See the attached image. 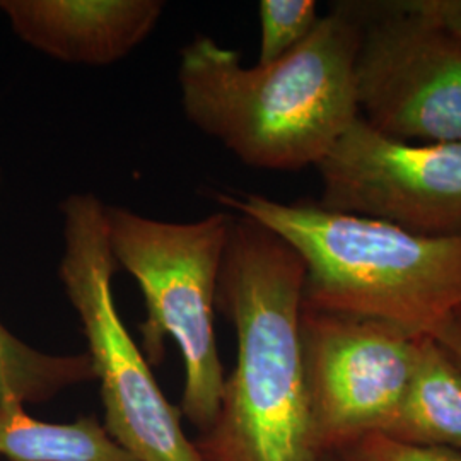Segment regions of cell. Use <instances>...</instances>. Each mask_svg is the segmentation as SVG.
Segmentation results:
<instances>
[{
  "label": "cell",
  "instance_id": "e0dca14e",
  "mask_svg": "<svg viewBox=\"0 0 461 461\" xmlns=\"http://www.w3.org/2000/svg\"><path fill=\"white\" fill-rule=\"evenodd\" d=\"M321 461H335L333 460V458H331V456H325V458H323V460Z\"/></svg>",
  "mask_w": 461,
  "mask_h": 461
},
{
  "label": "cell",
  "instance_id": "5b68a950",
  "mask_svg": "<svg viewBox=\"0 0 461 461\" xmlns=\"http://www.w3.org/2000/svg\"><path fill=\"white\" fill-rule=\"evenodd\" d=\"M60 211L59 276L83 325L108 432L139 461H205L116 310L112 280L118 265L108 241L106 205L93 194H74Z\"/></svg>",
  "mask_w": 461,
  "mask_h": 461
},
{
  "label": "cell",
  "instance_id": "6da1fadb",
  "mask_svg": "<svg viewBox=\"0 0 461 461\" xmlns=\"http://www.w3.org/2000/svg\"><path fill=\"white\" fill-rule=\"evenodd\" d=\"M363 16L340 4L279 60L247 68L211 36L182 49L186 118L245 165L270 171L316 166L359 118L356 66Z\"/></svg>",
  "mask_w": 461,
  "mask_h": 461
},
{
  "label": "cell",
  "instance_id": "4fadbf2b",
  "mask_svg": "<svg viewBox=\"0 0 461 461\" xmlns=\"http://www.w3.org/2000/svg\"><path fill=\"white\" fill-rule=\"evenodd\" d=\"M260 13V55L257 66H267L303 43L318 24L314 0H262Z\"/></svg>",
  "mask_w": 461,
  "mask_h": 461
},
{
  "label": "cell",
  "instance_id": "7a4b0ae2",
  "mask_svg": "<svg viewBox=\"0 0 461 461\" xmlns=\"http://www.w3.org/2000/svg\"><path fill=\"white\" fill-rule=\"evenodd\" d=\"M306 270L272 230L234 217L215 310L236 331V364L214 424L195 441L205 461H321L314 445L301 313Z\"/></svg>",
  "mask_w": 461,
  "mask_h": 461
},
{
  "label": "cell",
  "instance_id": "277c9868",
  "mask_svg": "<svg viewBox=\"0 0 461 461\" xmlns=\"http://www.w3.org/2000/svg\"><path fill=\"white\" fill-rule=\"evenodd\" d=\"M236 215L221 211L197 222H165L106 205L108 241L118 268L142 289L148 316L139 325L149 366L165 359L166 339L182 352L180 412L202 432L214 424L224 388L215 340L217 282Z\"/></svg>",
  "mask_w": 461,
  "mask_h": 461
},
{
  "label": "cell",
  "instance_id": "2e32d148",
  "mask_svg": "<svg viewBox=\"0 0 461 461\" xmlns=\"http://www.w3.org/2000/svg\"><path fill=\"white\" fill-rule=\"evenodd\" d=\"M434 339L445 347L447 354L461 366V312L453 316L445 327L438 331Z\"/></svg>",
  "mask_w": 461,
  "mask_h": 461
},
{
  "label": "cell",
  "instance_id": "5bb4252c",
  "mask_svg": "<svg viewBox=\"0 0 461 461\" xmlns=\"http://www.w3.org/2000/svg\"><path fill=\"white\" fill-rule=\"evenodd\" d=\"M331 458L335 461H461V453L403 445L383 434H367L331 455Z\"/></svg>",
  "mask_w": 461,
  "mask_h": 461
},
{
  "label": "cell",
  "instance_id": "52a82bcc",
  "mask_svg": "<svg viewBox=\"0 0 461 461\" xmlns=\"http://www.w3.org/2000/svg\"><path fill=\"white\" fill-rule=\"evenodd\" d=\"M364 21L356 66L359 116L390 137L461 142V43L407 2Z\"/></svg>",
  "mask_w": 461,
  "mask_h": 461
},
{
  "label": "cell",
  "instance_id": "7c38bea8",
  "mask_svg": "<svg viewBox=\"0 0 461 461\" xmlns=\"http://www.w3.org/2000/svg\"><path fill=\"white\" fill-rule=\"evenodd\" d=\"M89 356H55L28 346L0 323V407L17 398L43 403L67 388L95 381Z\"/></svg>",
  "mask_w": 461,
  "mask_h": 461
},
{
  "label": "cell",
  "instance_id": "8fae6325",
  "mask_svg": "<svg viewBox=\"0 0 461 461\" xmlns=\"http://www.w3.org/2000/svg\"><path fill=\"white\" fill-rule=\"evenodd\" d=\"M0 456L9 461H139L96 415L51 424L30 415L17 398L0 407Z\"/></svg>",
  "mask_w": 461,
  "mask_h": 461
},
{
  "label": "cell",
  "instance_id": "9a60e30c",
  "mask_svg": "<svg viewBox=\"0 0 461 461\" xmlns=\"http://www.w3.org/2000/svg\"><path fill=\"white\" fill-rule=\"evenodd\" d=\"M407 5L461 43V0H413Z\"/></svg>",
  "mask_w": 461,
  "mask_h": 461
},
{
  "label": "cell",
  "instance_id": "ba28073f",
  "mask_svg": "<svg viewBox=\"0 0 461 461\" xmlns=\"http://www.w3.org/2000/svg\"><path fill=\"white\" fill-rule=\"evenodd\" d=\"M320 207L426 234H461V142L390 137L359 116L316 165Z\"/></svg>",
  "mask_w": 461,
  "mask_h": 461
},
{
  "label": "cell",
  "instance_id": "3957f363",
  "mask_svg": "<svg viewBox=\"0 0 461 461\" xmlns=\"http://www.w3.org/2000/svg\"><path fill=\"white\" fill-rule=\"evenodd\" d=\"M217 200L301 257L304 308L381 320L420 339L461 312V234L426 236L257 194Z\"/></svg>",
  "mask_w": 461,
  "mask_h": 461
},
{
  "label": "cell",
  "instance_id": "30bf717a",
  "mask_svg": "<svg viewBox=\"0 0 461 461\" xmlns=\"http://www.w3.org/2000/svg\"><path fill=\"white\" fill-rule=\"evenodd\" d=\"M376 434L403 445L461 453V366L436 339L420 340L407 393Z\"/></svg>",
  "mask_w": 461,
  "mask_h": 461
},
{
  "label": "cell",
  "instance_id": "9c48e42d",
  "mask_svg": "<svg viewBox=\"0 0 461 461\" xmlns=\"http://www.w3.org/2000/svg\"><path fill=\"white\" fill-rule=\"evenodd\" d=\"M161 0H0L21 41L74 66H112L158 26Z\"/></svg>",
  "mask_w": 461,
  "mask_h": 461
},
{
  "label": "cell",
  "instance_id": "8992f818",
  "mask_svg": "<svg viewBox=\"0 0 461 461\" xmlns=\"http://www.w3.org/2000/svg\"><path fill=\"white\" fill-rule=\"evenodd\" d=\"M301 340L320 456L381 432L407 393L422 339L381 320L303 306Z\"/></svg>",
  "mask_w": 461,
  "mask_h": 461
}]
</instances>
